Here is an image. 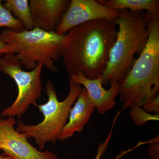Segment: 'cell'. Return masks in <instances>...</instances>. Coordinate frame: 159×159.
<instances>
[{
	"mask_svg": "<svg viewBox=\"0 0 159 159\" xmlns=\"http://www.w3.org/2000/svg\"><path fill=\"white\" fill-rule=\"evenodd\" d=\"M0 159H13L11 158V157L8 156L6 155V154H4L1 155L0 156Z\"/></svg>",
	"mask_w": 159,
	"mask_h": 159,
	"instance_id": "20",
	"label": "cell"
},
{
	"mask_svg": "<svg viewBox=\"0 0 159 159\" xmlns=\"http://www.w3.org/2000/svg\"><path fill=\"white\" fill-rule=\"evenodd\" d=\"M114 22L119 26L116 39L110 53L107 66L102 74V85L119 82L129 72L148 40L147 12L127 9L119 10Z\"/></svg>",
	"mask_w": 159,
	"mask_h": 159,
	"instance_id": "3",
	"label": "cell"
},
{
	"mask_svg": "<svg viewBox=\"0 0 159 159\" xmlns=\"http://www.w3.org/2000/svg\"><path fill=\"white\" fill-rule=\"evenodd\" d=\"M70 2V0H30L34 28L55 32Z\"/></svg>",
	"mask_w": 159,
	"mask_h": 159,
	"instance_id": "9",
	"label": "cell"
},
{
	"mask_svg": "<svg viewBox=\"0 0 159 159\" xmlns=\"http://www.w3.org/2000/svg\"><path fill=\"white\" fill-rule=\"evenodd\" d=\"M103 6L116 10L127 9L159 14V0H104L98 1Z\"/></svg>",
	"mask_w": 159,
	"mask_h": 159,
	"instance_id": "12",
	"label": "cell"
},
{
	"mask_svg": "<svg viewBox=\"0 0 159 159\" xmlns=\"http://www.w3.org/2000/svg\"><path fill=\"white\" fill-rule=\"evenodd\" d=\"M148 153L152 159H159V136L157 135L149 142Z\"/></svg>",
	"mask_w": 159,
	"mask_h": 159,
	"instance_id": "16",
	"label": "cell"
},
{
	"mask_svg": "<svg viewBox=\"0 0 159 159\" xmlns=\"http://www.w3.org/2000/svg\"><path fill=\"white\" fill-rule=\"evenodd\" d=\"M0 101H1V99H0Z\"/></svg>",
	"mask_w": 159,
	"mask_h": 159,
	"instance_id": "22",
	"label": "cell"
},
{
	"mask_svg": "<svg viewBox=\"0 0 159 159\" xmlns=\"http://www.w3.org/2000/svg\"><path fill=\"white\" fill-rule=\"evenodd\" d=\"M143 107L144 110L147 112L159 114V95L148 100Z\"/></svg>",
	"mask_w": 159,
	"mask_h": 159,
	"instance_id": "17",
	"label": "cell"
},
{
	"mask_svg": "<svg viewBox=\"0 0 159 159\" xmlns=\"http://www.w3.org/2000/svg\"><path fill=\"white\" fill-rule=\"evenodd\" d=\"M112 130H111L108 136L107 137V139L103 143H100L98 146V152H97V156L95 159H99L102 156V155L105 152L107 148V145H108L109 142L110 140L111 136Z\"/></svg>",
	"mask_w": 159,
	"mask_h": 159,
	"instance_id": "18",
	"label": "cell"
},
{
	"mask_svg": "<svg viewBox=\"0 0 159 159\" xmlns=\"http://www.w3.org/2000/svg\"><path fill=\"white\" fill-rule=\"evenodd\" d=\"M69 77L74 82L85 88L99 114H105L116 104V98L119 95V82H113L109 89L105 90L102 86V75L93 80L86 78L80 73L69 75Z\"/></svg>",
	"mask_w": 159,
	"mask_h": 159,
	"instance_id": "10",
	"label": "cell"
},
{
	"mask_svg": "<svg viewBox=\"0 0 159 159\" xmlns=\"http://www.w3.org/2000/svg\"><path fill=\"white\" fill-rule=\"evenodd\" d=\"M22 66L14 53L6 54L0 58V71L13 79L18 88L16 99L10 106L2 111L1 116L20 118L31 105L36 104L41 96L43 64L39 63L36 67L30 71H24Z\"/></svg>",
	"mask_w": 159,
	"mask_h": 159,
	"instance_id": "6",
	"label": "cell"
},
{
	"mask_svg": "<svg viewBox=\"0 0 159 159\" xmlns=\"http://www.w3.org/2000/svg\"><path fill=\"white\" fill-rule=\"evenodd\" d=\"M121 155H122V154L119 155V156H118V157H116V159H118V158H119L120 157V156H121Z\"/></svg>",
	"mask_w": 159,
	"mask_h": 159,
	"instance_id": "21",
	"label": "cell"
},
{
	"mask_svg": "<svg viewBox=\"0 0 159 159\" xmlns=\"http://www.w3.org/2000/svg\"><path fill=\"white\" fill-rule=\"evenodd\" d=\"M14 117L0 118V150L13 159H59L53 152L39 150L14 128Z\"/></svg>",
	"mask_w": 159,
	"mask_h": 159,
	"instance_id": "8",
	"label": "cell"
},
{
	"mask_svg": "<svg viewBox=\"0 0 159 159\" xmlns=\"http://www.w3.org/2000/svg\"><path fill=\"white\" fill-rule=\"evenodd\" d=\"M11 53L14 54L13 49L10 46L3 41L0 35V56H4Z\"/></svg>",
	"mask_w": 159,
	"mask_h": 159,
	"instance_id": "19",
	"label": "cell"
},
{
	"mask_svg": "<svg viewBox=\"0 0 159 159\" xmlns=\"http://www.w3.org/2000/svg\"><path fill=\"white\" fill-rule=\"evenodd\" d=\"M0 35L16 53V59L28 70H31L41 63L53 73L58 70L54 62L62 56L65 35L34 28L20 32L6 29Z\"/></svg>",
	"mask_w": 159,
	"mask_h": 159,
	"instance_id": "4",
	"label": "cell"
},
{
	"mask_svg": "<svg viewBox=\"0 0 159 159\" xmlns=\"http://www.w3.org/2000/svg\"><path fill=\"white\" fill-rule=\"evenodd\" d=\"M130 115L134 123L138 126H142L148 121L159 120V114L152 115L139 107L130 108Z\"/></svg>",
	"mask_w": 159,
	"mask_h": 159,
	"instance_id": "15",
	"label": "cell"
},
{
	"mask_svg": "<svg viewBox=\"0 0 159 159\" xmlns=\"http://www.w3.org/2000/svg\"><path fill=\"white\" fill-rule=\"evenodd\" d=\"M2 27H6L17 32L25 30L21 23L15 18L10 11L3 6L2 0H0V28Z\"/></svg>",
	"mask_w": 159,
	"mask_h": 159,
	"instance_id": "14",
	"label": "cell"
},
{
	"mask_svg": "<svg viewBox=\"0 0 159 159\" xmlns=\"http://www.w3.org/2000/svg\"><path fill=\"white\" fill-rule=\"evenodd\" d=\"M76 101L70 111L69 122L60 134L59 141H65L75 132L82 131L96 108L85 88H82Z\"/></svg>",
	"mask_w": 159,
	"mask_h": 159,
	"instance_id": "11",
	"label": "cell"
},
{
	"mask_svg": "<svg viewBox=\"0 0 159 159\" xmlns=\"http://www.w3.org/2000/svg\"><path fill=\"white\" fill-rule=\"evenodd\" d=\"M119 16V10L103 6L98 1L72 0L55 32L65 35L76 26L95 20H105L114 23Z\"/></svg>",
	"mask_w": 159,
	"mask_h": 159,
	"instance_id": "7",
	"label": "cell"
},
{
	"mask_svg": "<svg viewBox=\"0 0 159 159\" xmlns=\"http://www.w3.org/2000/svg\"><path fill=\"white\" fill-rule=\"evenodd\" d=\"M10 11L15 18L20 21L26 31L34 29V24L31 15L28 0H6L3 4Z\"/></svg>",
	"mask_w": 159,
	"mask_h": 159,
	"instance_id": "13",
	"label": "cell"
},
{
	"mask_svg": "<svg viewBox=\"0 0 159 159\" xmlns=\"http://www.w3.org/2000/svg\"><path fill=\"white\" fill-rule=\"evenodd\" d=\"M147 18L146 46L131 69L119 82L123 109L143 107L148 100L159 96V14L147 12Z\"/></svg>",
	"mask_w": 159,
	"mask_h": 159,
	"instance_id": "2",
	"label": "cell"
},
{
	"mask_svg": "<svg viewBox=\"0 0 159 159\" xmlns=\"http://www.w3.org/2000/svg\"><path fill=\"white\" fill-rule=\"evenodd\" d=\"M112 22L98 20L79 25L65 34L63 62L69 75L81 73L89 79L102 76L118 30Z\"/></svg>",
	"mask_w": 159,
	"mask_h": 159,
	"instance_id": "1",
	"label": "cell"
},
{
	"mask_svg": "<svg viewBox=\"0 0 159 159\" xmlns=\"http://www.w3.org/2000/svg\"><path fill=\"white\" fill-rule=\"evenodd\" d=\"M70 92L63 101H60L52 81L48 80L45 85L48 97L47 102L35 104L43 114V121L36 125H26L19 121L16 130L27 139H33L40 150L42 151L48 142L55 143L67 123L72 105L82 90V86L69 79Z\"/></svg>",
	"mask_w": 159,
	"mask_h": 159,
	"instance_id": "5",
	"label": "cell"
}]
</instances>
